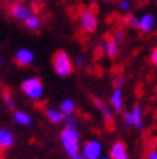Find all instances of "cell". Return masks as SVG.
<instances>
[{"mask_svg":"<svg viewBox=\"0 0 157 159\" xmlns=\"http://www.w3.org/2000/svg\"><path fill=\"white\" fill-rule=\"evenodd\" d=\"M61 143L65 149L67 155L71 159H76L81 155L79 151V132L75 128H65L59 135Z\"/></svg>","mask_w":157,"mask_h":159,"instance_id":"cell-1","label":"cell"},{"mask_svg":"<svg viewBox=\"0 0 157 159\" xmlns=\"http://www.w3.org/2000/svg\"><path fill=\"white\" fill-rule=\"evenodd\" d=\"M51 61H52V68H54L57 75L59 77H68L74 71V64H72L68 53L64 51V50H58V51L52 54Z\"/></svg>","mask_w":157,"mask_h":159,"instance_id":"cell-2","label":"cell"},{"mask_svg":"<svg viewBox=\"0 0 157 159\" xmlns=\"http://www.w3.org/2000/svg\"><path fill=\"white\" fill-rule=\"evenodd\" d=\"M23 94L27 97V98L33 99V101H38L44 94V87L43 83L38 77H30V78L24 80L21 85H20Z\"/></svg>","mask_w":157,"mask_h":159,"instance_id":"cell-3","label":"cell"},{"mask_svg":"<svg viewBox=\"0 0 157 159\" xmlns=\"http://www.w3.org/2000/svg\"><path fill=\"white\" fill-rule=\"evenodd\" d=\"M78 21L79 27H81L85 33H94L96 31L98 27V19H96L95 13L89 9H81V11L78 13Z\"/></svg>","mask_w":157,"mask_h":159,"instance_id":"cell-4","label":"cell"},{"mask_svg":"<svg viewBox=\"0 0 157 159\" xmlns=\"http://www.w3.org/2000/svg\"><path fill=\"white\" fill-rule=\"evenodd\" d=\"M123 121L128 126H133L136 129L143 128V109L142 105H134L130 111L123 114Z\"/></svg>","mask_w":157,"mask_h":159,"instance_id":"cell-5","label":"cell"},{"mask_svg":"<svg viewBox=\"0 0 157 159\" xmlns=\"http://www.w3.org/2000/svg\"><path fill=\"white\" fill-rule=\"evenodd\" d=\"M81 153L86 159H99L102 155V143L95 139L88 141V142H85L84 148L81 149Z\"/></svg>","mask_w":157,"mask_h":159,"instance_id":"cell-6","label":"cell"},{"mask_svg":"<svg viewBox=\"0 0 157 159\" xmlns=\"http://www.w3.org/2000/svg\"><path fill=\"white\" fill-rule=\"evenodd\" d=\"M34 53L31 50L28 48H20L16 51L14 54V60H16L17 66L20 67H27V66H31L34 63Z\"/></svg>","mask_w":157,"mask_h":159,"instance_id":"cell-7","label":"cell"},{"mask_svg":"<svg viewBox=\"0 0 157 159\" xmlns=\"http://www.w3.org/2000/svg\"><path fill=\"white\" fill-rule=\"evenodd\" d=\"M156 17L153 13H146L139 19V29L142 33H151L156 29Z\"/></svg>","mask_w":157,"mask_h":159,"instance_id":"cell-8","label":"cell"},{"mask_svg":"<svg viewBox=\"0 0 157 159\" xmlns=\"http://www.w3.org/2000/svg\"><path fill=\"white\" fill-rule=\"evenodd\" d=\"M10 14L13 16V19L19 20V21H23V23L27 19H30V17L33 16L30 7L24 6V4H14L11 7V10H10Z\"/></svg>","mask_w":157,"mask_h":159,"instance_id":"cell-9","label":"cell"},{"mask_svg":"<svg viewBox=\"0 0 157 159\" xmlns=\"http://www.w3.org/2000/svg\"><path fill=\"white\" fill-rule=\"evenodd\" d=\"M92 99H94V102H95L96 108L101 111L102 116H103V119H105V122L108 124L109 126H113V115H112V112H111V109H109V107L106 105V104H105L102 99L96 98V97H94Z\"/></svg>","mask_w":157,"mask_h":159,"instance_id":"cell-10","label":"cell"},{"mask_svg":"<svg viewBox=\"0 0 157 159\" xmlns=\"http://www.w3.org/2000/svg\"><path fill=\"white\" fill-rule=\"evenodd\" d=\"M105 54L109 57V58H116L119 54V41H116L113 36H106L105 37Z\"/></svg>","mask_w":157,"mask_h":159,"instance_id":"cell-11","label":"cell"},{"mask_svg":"<svg viewBox=\"0 0 157 159\" xmlns=\"http://www.w3.org/2000/svg\"><path fill=\"white\" fill-rule=\"evenodd\" d=\"M111 159H129L126 145L122 141L115 142L111 148Z\"/></svg>","mask_w":157,"mask_h":159,"instance_id":"cell-12","label":"cell"},{"mask_svg":"<svg viewBox=\"0 0 157 159\" xmlns=\"http://www.w3.org/2000/svg\"><path fill=\"white\" fill-rule=\"evenodd\" d=\"M111 105L116 112L123 111V93L120 88H115L111 95Z\"/></svg>","mask_w":157,"mask_h":159,"instance_id":"cell-13","label":"cell"},{"mask_svg":"<svg viewBox=\"0 0 157 159\" xmlns=\"http://www.w3.org/2000/svg\"><path fill=\"white\" fill-rule=\"evenodd\" d=\"M14 143V136L13 134L10 132L9 129L2 128L0 129V148L2 149H7Z\"/></svg>","mask_w":157,"mask_h":159,"instance_id":"cell-14","label":"cell"},{"mask_svg":"<svg viewBox=\"0 0 157 159\" xmlns=\"http://www.w3.org/2000/svg\"><path fill=\"white\" fill-rule=\"evenodd\" d=\"M59 111L65 116H72L74 112L76 111V105L71 98H65V99H62V102L59 104Z\"/></svg>","mask_w":157,"mask_h":159,"instance_id":"cell-15","label":"cell"},{"mask_svg":"<svg viewBox=\"0 0 157 159\" xmlns=\"http://www.w3.org/2000/svg\"><path fill=\"white\" fill-rule=\"evenodd\" d=\"M46 115H47V118H48L50 122L55 124V125L62 124L64 122V118H65V115H64L59 109H52V108L46 109Z\"/></svg>","mask_w":157,"mask_h":159,"instance_id":"cell-16","label":"cell"},{"mask_svg":"<svg viewBox=\"0 0 157 159\" xmlns=\"http://www.w3.org/2000/svg\"><path fill=\"white\" fill-rule=\"evenodd\" d=\"M13 119L19 124V125H24V126L31 125V122H33V118H31L26 111H14Z\"/></svg>","mask_w":157,"mask_h":159,"instance_id":"cell-17","label":"cell"},{"mask_svg":"<svg viewBox=\"0 0 157 159\" xmlns=\"http://www.w3.org/2000/svg\"><path fill=\"white\" fill-rule=\"evenodd\" d=\"M24 26L28 30H31V31H38L40 27H41V19L38 16H36V14H33L30 19H27L24 21Z\"/></svg>","mask_w":157,"mask_h":159,"instance_id":"cell-18","label":"cell"},{"mask_svg":"<svg viewBox=\"0 0 157 159\" xmlns=\"http://www.w3.org/2000/svg\"><path fill=\"white\" fill-rule=\"evenodd\" d=\"M62 124H65V128H75V125H76V121L72 116H65L64 118V122Z\"/></svg>","mask_w":157,"mask_h":159,"instance_id":"cell-19","label":"cell"},{"mask_svg":"<svg viewBox=\"0 0 157 159\" xmlns=\"http://www.w3.org/2000/svg\"><path fill=\"white\" fill-rule=\"evenodd\" d=\"M132 7L130 2L129 0H120V3H119V9L122 10V11H129Z\"/></svg>","mask_w":157,"mask_h":159,"instance_id":"cell-20","label":"cell"},{"mask_svg":"<svg viewBox=\"0 0 157 159\" xmlns=\"http://www.w3.org/2000/svg\"><path fill=\"white\" fill-rule=\"evenodd\" d=\"M113 85H115V88H120L122 89V87L124 85V77L123 75L116 77V80L113 81Z\"/></svg>","mask_w":157,"mask_h":159,"instance_id":"cell-21","label":"cell"},{"mask_svg":"<svg viewBox=\"0 0 157 159\" xmlns=\"http://www.w3.org/2000/svg\"><path fill=\"white\" fill-rule=\"evenodd\" d=\"M113 37L116 39V41H119V43H120V41H123V40H124V33L122 31V30H116V31H115V34H113Z\"/></svg>","mask_w":157,"mask_h":159,"instance_id":"cell-22","label":"cell"},{"mask_svg":"<svg viewBox=\"0 0 157 159\" xmlns=\"http://www.w3.org/2000/svg\"><path fill=\"white\" fill-rule=\"evenodd\" d=\"M3 99H4V102H6V105L9 107V108H11V109H14V102H13V99L10 98L7 94H4L3 95Z\"/></svg>","mask_w":157,"mask_h":159,"instance_id":"cell-23","label":"cell"},{"mask_svg":"<svg viewBox=\"0 0 157 159\" xmlns=\"http://www.w3.org/2000/svg\"><path fill=\"white\" fill-rule=\"evenodd\" d=\"M128 21H129V24H130L132 27H134V29H139V19H137V17H133V16H132V17H129Z\"/></svg>","mask_w":157,"mask_h":159,"instance_id":"cell-24","label":"cell"},{"mask_svg":"<svg viewBox=\"0 0 157 159\" xmlns=\"http://www.w3.org/2000/svg\"><path fill=\"white\" fill-rule=\"evenodd\" d=\"M150 60H151V63H153V66L157 67V47L151 51V56H150Z\"/></svg>","mask_w":157,"mask_h":159,"instance_id":"cell-25","label":"cell"},{"mask_svg":"<svg viewBox=\"0 0 157 159\" xmlns=\"http://www.w3.org/2000/svg\"><path fill=\"white\" fill-rule=\"evenodd\" d=\"M75 63L78 64V66H84V64H85V56H84V54H79L75 58Z\"/></svg>","mask_w":157,"mask_h":159,"instance_id":"cell-26","label":"cell"},{"mask_svg":"<svg viewBox=\"0 0 157 159\" xmlns=\"http://www.w3.org/2000/svg\"><path fill=\"white\" fill-rule=\"evenodd\" d=\"M147 159H157V149H153V151H150V152H149Z\"/></svg>","mask_w":157,"mask_h":159,"instance_id":"cell-27","label":"cell"},{"mask_svg":"<svg viewBox=\"0 0 157 159\" xmlns=\"http://www.w3.org/2000/svg\"><path fill=\"white\" fill-rule=\"evenodd\" d=\"M76 159H86V158H85V156H84V155H82V153H81V155H79Z\"/></svg>","mask_w":157,"mask_h":159,"instance_id":"cell-28","label":"cell"},{"mask_svg":"<svg viewBox=\"0 0 157 159\" xmlns=\"http://www.w3.org/2000/svg\"><path fill=\"white\" fill-rule=\"evenodd\" d=\"M3 66V58H2V57H0V67Z\"/></svg>","mask_w":157,"mask_h":159,"instance_id":"cell-29","label":"cell"},{"mask_svg":"<svg viewBox=\"0 0 157 159\" xmlns=\"http://www.w3.org/2000/svg\"><path fill=\"white\" fill-rule=\"evenodd\" d=\"M99 159H111V158H99Z\"/></svg>","mask_w":157,"mask_h":159,"instance_id":"cell-30","label":"cell"},{"mask_svg":"<svg viewBox=\"0 0 157 159\" xmlns=\"http://www.w3.org/2000/svg\"><path fill=\"white\" fill-rule=\"evenodd\" d=\"M41 2H47V0H41Z\"/></svg>","mask_w":157,"mask_h":159,"instance_id":"cell-31","label":"cell"}]
</instances>
